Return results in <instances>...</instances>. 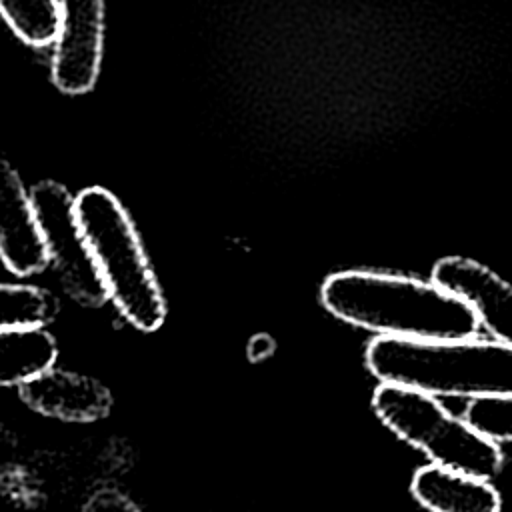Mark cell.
<instances>
[{"label":"cell","mask_w":512,"mask_h":512,"mask_svg":"<svg viewBox=\"0 0 512 512\" xmlns=\"http://www.w3.org/2000/svg\"><path fill=\"white\" fill-rule=\"evenodd\" d=\"M432 282L462 298L496 342L512 346V286L484 264L446 256L432 268Z\"/></svg>","instance_id":"7"},{"label":"cell","mask_w":512,"mask_h":512,"mask_svg":"<svg viewBox=\"0 0 512 512\" xmlns=\"http://www.w3.org/2000/svg\"><path fill=\"white\" fill-rule=\"evenodd\" d=\"M370 372L432 396H512V346L496 340H410L378 336L366 348Z\"/></svg>","instance_id":"2"},{"label":"cell","mask_w":512,"mask_h":512,"mask_svg":"<svg viewBox=\"0 0 512 512\" xmlns=\"http://www.w3.org/2000/svg\"><path fill=\"white\" fill-rule=\"evenodd\" d=\"M62 16L52 52V82L70 96L94 88L104 50V0H60Z\"/></svg>","instance_id":"6"},{"label":"cell","mask_w":512,"mask_h":512,"mask_svg":"<svg viewBox=\"0 0 512 512\" xmlns=\"http://www.w3.org/2000/svg\"><path fill=\"white\" fill-rule=\"evenodd\" d=\"M378 418L434 464L484 480L502 468L498 444L476 434L462 418L446 410L436 396L382 382L372 398Z\"/></svg>","instance_id":"4"},{"label":"cell","mask_w":512,"mask_h":512,"mask_svg":"<svg viewBox=\"0 0 512 512\" xmlns=\"http://www.w3.org/2000/svg\"><path fill=\"white\" fill-rule=\"evenodd\" d=\"M412 494L430 512H500V496L488 480L434 462L414 474Z\"/></svg>","instance_id":"10"},{"label":"cell","mask_w":512,"mask_h":512,"mask_svg":"<svg viewBox=\"0 0 512 512\" xmlns=\"http://www.w3.org/2000/svg\"><path fill=\"white\" fill-rule=\"evenodd\" d=\"M42 228L50 264L56 268L64 290L82 304L108 300L98 264L82 228L76 196L54 180H42L30 190Z\"/></svg>","instance_id":"5"},{"label":"cell","mask_w":512,"mask_h":512,"mask_svg":"<svg viewBox=\"0 0 512 512\" xmlns=\"http://www.w3.org/2000/svg\"><path fill=\"white\" fill-rule=\"evenodd\" d=\"M462 420L482 438L498 444L512 440V396L490 394L470 398Z\"/></svg>","instance_id":"14"},{"label":"cell","mask_w":512,"mask_h":512,"mask_svg":"<svg viewBox=\"0 0 512 512\" xmlns=\"http://www.w3.org/2000/svg\"><path fill=\"white\" fill-rule=\"evenodd\" d=\"M24 402L42 416L62 422H94L110 410V392L98 380L58 366L20 388Z\"/></svg>","instance_id":"9"},{"label":"cell","mask_w":512,"mask_h":512,"mask_svg":"<svg viewBox=\"0 0 512 512\" xmlns=\"http://www.w3.org/2000/svg\"><path fill=\"white\" fill-rule=\"evenodd\" d=\"M58 344L46 326L0 330V388H22L56 366Z\"/></svg>","instance_id":"11"},{"label":"cell","mask_w":512,"mask_h":512,"mask_svg":"<svg viewBox=\"0 0 512 512\" xmlns=\"http://www.w3.org/2000/svg\"><path fill=\"white\" fill-rule=\"evenodd\" d=\"M56 312L52 292L34 284L0 282V330L46 326Z\"/></svg>","instance_id":"13"},{"label":"cell","mask_w":512,"mask_h":512,"mask_svg":"<svg viewBox=\"0 0 512 512\" xmlns=\"http://www.w3.org/2000/svg\"><path fill=\"white\" fill-rule=\"evenodd\" d=\"M0 260L14 276H34L48 264V250L30 192L0 158Z\"/></svg>","instance_id":"8"},{"label":"cell","mask_w":512,"mask_h":512,"mask_svg":"<svg viewBox=\"0 0 512 512\" xmlns=\"http://www.w3.org/2000/svg\"><path fill=\"white\" fill-rule=\"evenodd\" d=\"M0 16L10 30L30 46L54 44L62 4L60 0H0Z\"/></svg>","instance_id":"12"},{"label":"cell","mask_w":512,"mask_h":512,"mask_svg":"<svg viewBox=\"0 0 512 512\" xmlns=\"http://www.w3.org/2000/svg\"><path fill=\"white\" fill-rule=\"evenodd\" d=\"M76 206L108 300L134 328L158 330L166 302L128 210L102 186L82 190Z\"/></svg>","instance_id":"3"},{"label":"cell","mask_w":512,"mask_h":512,"mask_svg":"<svg viewBox=\"0 0 512 512\" xmlns=\"http://www.w3.org/2000/svg\"><path fill=\"white\" fill-rule=\"evenodd\" d=\"M320 298L336 318L390 338L458 340L480 326L462 298L402 274L342 270L324 280Z\"/></svg>","instance_id":"1"}]
</instances>
